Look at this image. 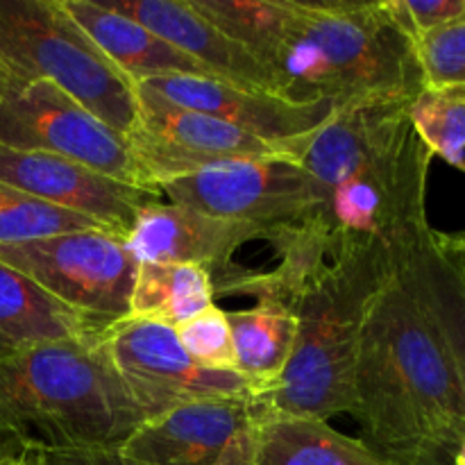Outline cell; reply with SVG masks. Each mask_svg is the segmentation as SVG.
<instances>
[{
	"instance_id": "obj_1",
	"label": "cell",
	"mask_w": 465,
	"mask_h": 465,
	"mask_svg": "<svg viewBox=\"0 0 465 465\" xmlns=\"http://www.w3.org/2000/svg\"><path fill=\"white\" fill-rule=\"evenodd\" d=\"M409 104L368 100L336 107L300 153L318 204L291 227L330 259L381 245L407 266L430 234L427 180L434 157L409 121Z\"/></svg>"
},
{
	"instance_id": "obj_2",
	"label": "cell",
	"mask_w": 465,
	"mask_h": 465,
	"mask_svg": "<svg viewBox=\"0 0 465 465\" xmlns=\"http://www.w3.org/2000/svg\"><path fill=\"white\" fill-rule=\"evenodd\" d=\"M277 266L248 271L236 295L282 300L298 318V339L280 380L254 395L268 416L318 418L354 411V363L371 304L404 263L381 245L322 257L300 243L272 248Z\"/></svg>"
},
{
	"instance_id": "obj_3",
	"label": "cell",
	"mask_w": 465,
	"mask_h": 465,
	"mask_svg": "<svg viewBox=\"0 0 465 465\" xmlns=\"http://www.w3.org/2000/svg\"><path fill=\"white\" fill-rule=\"evenodd\" d=\"M371 448L393 463L465 418L448 345L404 271L372 300L354 363V411Z\"/></svg>"
},
{
	"instance_id": "obj_4",
	"label": "cell",
	"mask_w": 465,
	"mask_h": 465,
	"mask_svg": "<svg viewBox=\"0 0 465 465\" xmlns=\"http://www.w3.org/2000/svg\"><path fill=\"white\" fill-rule=\"evenodd\" d=\"M266 66L284 98L330 100L336 107L368 100H413L425 91L416 41L363 0H286Z\"/></svg>"
},
{
	"instance_id": "obj_5",
	"label": "cell",
	"mask_w": 465,
	"mask_h": 465,
	"mask_svg": "<svg viewBox=\"0 0 465 465\" xmlns=\"http://www.w3.org/2000/svg\"><path fill=\"white\" fill-rule=\"evenodd\" d=\"M143 420L98 331L0 359V434L48 450H118Z\"/></svg>"
},
{
	"instance_id": "obj_6",
	"label": "cell",
	"mask_w": 465,
	"mask_h": 465,
	"mask_svg": "<svg viewBox=\"0 0 465 465\" xmlns=\"http://www.w3.org/2000/svg\"><path fill=\"white\" fill-rule=\"evenodd\" d=\"M57 84L112 130L139 121L136 86L100 53L62 0H0V84Z\"/></svg>"
},
{
	"instance_id": "obj_7",
	"label": "cell",
	"mask_w": 465,
	"mask_h": 465,
	"mask_svg": "<svg viewBox=\"0 0 465 465\" xmlns=\"http://www.w3.org/2000/svg\"><path fill=\"white\" fill-rule=\"evenodd\" d=\"M0 263L30 277L100 330L132 312L139 262L125 236L114 232H66L0 245Z\"/></svg>"
},
{
	"instance_id": "obj_8",
	"label": "cell",
	"mask_w": 465,
	"mask_h": 465,
	"mask_svg": "<svg viewBox=\"0 0 465 465\" xmlns=\"http://www.w3.org/2000/svg\"><path fill=\"white\" fill-rule=\"evenodd\" d=\"M0 145L73 159L118 182L148 189L130 139L53 82L0 84Z\"/></svg>"
},
{
	"instance_id": "obj_9",
	"label": "cell",
	"mask_w": 465,
	"mask_h": 465,
	"mask_svg": "<svg viewBox=\"0 0 465 465\" xmlns=\"http://www.w3.org/2000/svg\"><path fill=\"white\" fill-rule=\"evenodd\" d=\"M157 191L171 204L250 223L268 236L302 223L318 204L312 175L289 154L230 159L163 182Z\"/></svg>"
},
{
	"instance_id": "obj_10",
	"label": "cell",
	"mask_w": 465,
	"mask_h": 465,
	"mask_svg": "<svg viewBox=\"0 0 465 465\" xmlns=\"http://www.w3.org/2000/svg\"><path fill=\"white\" fill-rule=\"evenodd\" d=\"M98 341L145 420L195 400L250 395L236 372L198 366L166 322L127 316L100 330Z\"/></svg>"
},
{
	"instance_id": "obj_11",
	"label": "cell",
	"mask_w": 465,
	"mask_h": 465,
	"mask_svg": "<svg viewBox=\"0 0 465 465\" xmlns=\"http://www.w3.org/2000/svg\"><path fill=\"white\" fill-rule=\"evenodd\" d=\"M136 100L139 121L127 139L141 177L153 191L163 182L230 159L277 154L298 159V150L289 145L263 141L212 116L177 107L143 86H136Z\"/></svg>"
},
{
	"instance_id": "obj_12",
	"label": "cell",
	"mask_w": 465,
	"mask_h": 465,
	"mask_svg": "<svg viewBox=\"0 0 465 465\" xmlns=\"http://www.w3.org/2000/svg\"><path fill=\"white\" fill-rule=\"evenodd\" d=\"M252 395L204 398L143 420L118 452L136 465H259Z\"/></svg>"
},
{
	"instance_id": "obj_13",
	"label": "cell",
	"mask_w": 465,
	"mask_h": 465,
	"mask_svg": "<svg viewBox=\"0 0 465 465\" xmlns=\"http://www.w3.org/2000/svg\"><path fill=\"white\" fill-rule=\"evenodd\" d=\"M136 86L182 109L204 114L216 121L259 136L263 141L304 150L307 141L325 125L336 104L330 100L295 103L284 95L200 75H168L141 82Z\"/></svg>"
},
{
	"instance_id": "obj_14",
	"label": "cell",
	"mask_w": 465,
	"mask_h": 465,
	"mask_svg": "<svg viewBox=\"0 0 465 465\" xmlns=\"http://www.w3.org/2000/svg\"><path fill=\"white\" fill-rule=\"evenodd\" d=\"M0 182L64 212L91 218L118 236L130 234L141 209L163 200L157 191L118 182L73 159L3 145Z\"/></svg>"
},
{
	"instance_id": "obj_15",
	"label": "cell",
	"mask_w": 465,
	"mask_h": 465,
	"mask_svg": "<svg viewBox=\"0 0 465 465\" xmlns=\"http://www.w3.org/2000/svg\"><path fill=\"white\" fill-rule=\"evenodd\" d=\"M266 236L262 227L250 223L159 200L141 209L125 243L139 263H189L204 268L212 282H218L239 266L234 254L245 243L266 241Z\"/></svg>"
},
{
	"instance_id": "obj_16",
	"label": "cell",
	"mask_w": 465,
	"mask_h": 465,
	"mask_svg": "<svg viewBox=\"0 0 465 465\" xmlns=\"http://www.w3.org/2000/svg\"><path fill=\"white\" fill-rule=\"evenodd\" d=\"M114 12L134 18L180 53L207 68L216 80L280 94V82L248 48L204 18L191 0H100Z\"/></svg>"
},
{
	"instance_id": "obj_17",
	"label": "cell",
	"mask_w": 465,
	"mask_h": 465,
	"mask_svg": "<svg viewBox=\"0 0 465 465\" xmlns=\"http://www.w3.org/2000/svg\"><path fill=\"white\" fill-rule=\"evenodd\" d=\"M62 5L100 53L134 86L168 75L213 77L189 54L180 53L139 21L114 12L100 0H62Z\"/></svg>"
},
{
	"instance_id": "obj_18",
	"label": "cell",
	"mask_w": 465,
	"mask_h": 465,
	"mask_svg": "<svg viewBox=\"0 0 465 465\" xmlns=\"http://www.w3.org/2000/svg\"><path fill=\"white\" fill-rule=\"evenodd\" d=\"M91 331H100V327L59 302L30 277L0 263V359Z\"/></svg>"
},
{
	"instance_id": "obj_19",
	"label": "cell",
	"mask_w": 465,
	"mask_h": 465,
	"mask_svg": "<svg viewBox=\"0 0 465 465\" xmlns=\"http://www.w3.org/2000/svg\"><path fill=\"white\" fill-rule=\"evenodd\" d=\"M234 341L236 375L250 386V395L271 389L289 366L298 339V318L282 300L263 295L252 307L225 312Z\"/></svg>"
},
{
	"instance_id": "obj_20",
	"label": "cell",
	"mask_w": 465,
	"mask_h": 465,
	"mask_svg": "<svg viewBox=\"0 0 465 465\" xmlns=\"http://www.w3.org/2000/svg\"><path fill=\"white\" fill-rule=\"evenodd\" d=\"M262 411V409H259ZM259 465H395L363 439L341 434L318 418L259 420Z\"/></svg>"
},
{
	"instance_id": "obj_21",
	"label": "cell",
	"mask_w": 465,
	"mask_h": 465,
	"mask_svg": "<svg viewBox=\"0 0 465 465\" xmlns=\"http://www.w3.org/2000/svg\"><path fill=\"white\" fill-rule=\"evenodd\" d=\"M409 286L439 327L465 389V277L436 245L434 227L404 268Z\"/></svg>"
},
{
	"instance_id": "obj_22",
	"label": "cell",
	"mask_w": 465,
	"mask_h": 465,
	"mask_svg": "<svg viewBox=\"0 0 465 465\" xmlns=\"http://www.w3.org/2000/svg\"><path fill=\"white\" fill-rule=\"evenodd\" d=\"M216 304L209 272L189 263H139L130 316L177 327Z\"/></svg>"
},
{
	"instance_id": "obj_23",
	"label": "cell",
	"mask_w": 465,
	"mask_h": 465,
	"mask_svg": "<svg viewBox=\"0 0 465 465\" xmlns=\"http://www.w3.org/2000/svg\"><path fill=\"white\" fill-rule=\"evenodd\" d=\"M409 121L431 157L465 173V95L420 91L409 104Z\"/></svg>"
},
{
	"instance_id": "obj_24",
	"label": "cell",
	"mask_w": 465,
	"mask_h": 465,
	"mask_svg": "<svg viewBox=\"0 0 465 465\" xmlns=\"http://www.w3.org/2000/svg\"><path fill=\"white\" fill-rule=\"evenodd\" d=\"M86 230L109 232L91 218L64 212L0 182V245Z\"/></svg>"
},
{
	"instance_id": "obj_25",
	"label": "cell",
	"mask_w": 465,
	"mask_h": 465,
	"mask_svg": "<svg viewBox=\"0 0 465 465\" xmlns=\"http://www.w3.org/2000/svg\"><path fill=\"white\" fill-rule=\"evenodd\" d=\"M425 89L465 95V16L416 41Z\"/></svg>"
},
{
	"instance_id": "obj_26",
	"label": "cell",
	"mask_w": 465,
	"mask_h": 465,
	"mask_svg": "<svg viewBox=\"0 0 465 465\" xmlns=\"http://www.w3.org/2000/svg\"><path fill=\"white\" fill-rule=\"evenodd\" d=\"M182 348L198 366L209 371L236 372L234 341H232L230 322L225 309L212 304L203 313L175 327Z\"/></svg>"
},
{
	"instance_id": "obj_27",
	"label": "cell",
	"mask_w": 465,
	"mask_h": 465,
	"mask_svg": "<svg viewBox=\"0 0 465 465\" xmlns=\"http://www.w3.org/2000/svg\"><path fill=\"white\" fill-rule=\"evenodd\" d=\"M381 5L413 41L465 16V0H384Z\"/></svg>"
},
{
	"instance_id": "obj_28",
	"label": "cell",
	"mask_w": 465,
	"mask_h": 465,
	"mask_svg": "<svg viewBox=\"0 0 465 465\" xmlns=\"http://www.w3.org/2000/svg\"><path fill=\"white\" fill-rule=\"evenodd\" d=\"M395 465H465V418L425 440Z\"/></svg>"
},
{
	"instance_id": "obj_29",
	"label": "cell",
	"mask_w": 465,
	"mask_h": 465,
	"mask_svg": "<svg viewBox=\"0 0 465 465\" xmlns=\"http://www.w3.org/2000/svg\"><path fill=\"white\" fill-rule=\"evenodd\" d=\"M45 465H136L116 448L109 450H48L44 448Z\"/></svg>"
},
{
	"instance_id": "obj_30",
	"label": "cell",
	"mask_w": 465,
	"mask_h": 465,
	"mask_svg": "<svg viewBox=\"0 0 465 465\" xmlns=\"http://www.w3.org/2000/svg\"><path fill=\"white\" fill-rule=\"evenodd\" d=\"M434 241L459 268H461L463 277H465V230L463 232H436L434 230Z\"/></svg>"
},
{
	"instance_id": "obj_31",
	"label": "cell",
	"mask_w": 465,
	"mask_h": 465,
	"mask_svg": "<svg viewBox=\"0 0 465 465\" xmlns=\"http://www.w3.org/2000/svg\"><path fill=\"white\" fill-rule=\"evenodd\" d=\"M7 465H45L44 445L30 439L25 443V448H23L21 452H18Z\"/></svg>"
},
{
	"instance_id": "obj_32",
	"label": "cell",
	"mask_w": 465,
	"mask_h": 465,
	"mask_svg": "<svg viewBox=\"0 0 465 465\" xmlns=\"http://www.w3.org/2000/svg\"><path fill=\"white\" fill-rule=\"evenodd\" d=\"M30 439H18V436H9V434H0V465H7L25 448V443Z\"/></svg>"
}]
</instances>
